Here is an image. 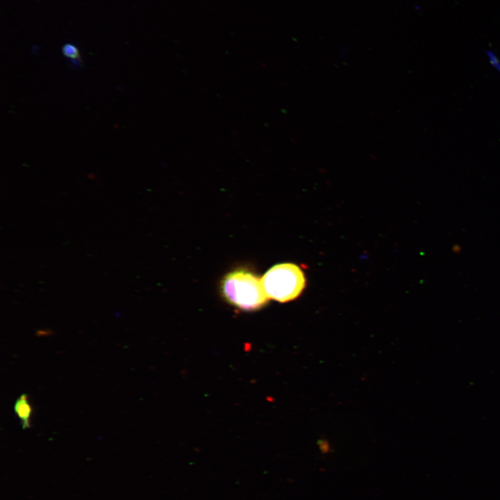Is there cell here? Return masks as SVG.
<instances>
[{
	"mask_svg": "<svg viewBox=\"0 0 500 500\" xmlns=\"http://www.w3.org/2000/svg\"><path fill=\"white\" fill-rule=\"evenodd\" d=\"M222 293L233 306L245 311L260 308L269 299L261 280L251 272L235 271L226 276L222 281Z\"/></svg>",
	"mask_w": 500,
	"mask_h": 500,
	"instance_id": "1",
	"label": "cell"
},
{
	"mask_svg": "<svg viewBox=\"0 0 500 500\" xmlns=\"http://www.w3.org/2000/svg\"><path fill=\"white\" fill-rule=\"evenodd\" d=\"M268 297L285 303L297 299L306 286L302 269L293 263H281L271 267L261 278Z\"/></svg>",
	"mask_w": 500,
	"mask_h": 500,
	"instance_id": "2",
	"label": "cell"
},
{
	"mask_svg": "<svg viewBox=\"0 0 500 500\" xmlns=\"http://www.w3.org/2000/svg\"><path fill=\"white\" fill-rule=\"evenodd\" d=\"M14 411L19 419L24 429L30 427V419L32 414V407L29 403L28 396L22 394L14 403Z\"/></svg>",
	"mask_w": 500,
	"mask_h": 500,
	"instance_id": "3",
	"label": "cell"
},
{
	"mask_svg": "<svg viewBox=\"0 0 500 500\" xmlns=\"http://www.w3.org/2000/svg\"><path fill=\"white\" fill-rule=\"evenodd\" d=\"M63 56L72 60L82 62L78 48L74 44L66 43L62 47Z\"/></svg>",
	"mask_w": 500,
	"mask_h": 500,
	"instance_id": "4",
	"label": "cell"
},
{
	"mask_svg": "<svg viewBox=\"0 0 500 500\" xmlns=\"http://www.w3.org/2000/svg\"><path fill=\"white\" fill-rule=\"evenodd\" d=\"M484 53L490 65L500 74V60L497 54L491 50H485Z\"/></svg>",
	"mask_w": 500,
	"mask_h": 500,
	"instance_id": "5",
	"label": "cell"
}]
</instances>
